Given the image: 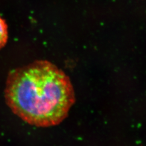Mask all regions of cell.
<instances>
[{
  "label": "cell",
  "instance_id": "cell-2",
  "mask_svg": "<svg viewBox=\"0 0 146 146\" xmlns=\"http://www.w3.org/2000/svg\"><path fill=\"white\" fill-rule=\"evenodd\" d=\"M8 38V26L5 22L0 16V49L5 46Z\"/></svg>",
  "mask_w": 146,
  "mask_h": 146
},
{
  "label": "cell",
  "instance_id": "cell-1",
  "mask_svg": "<svg viewBox=\"0 0 146 146\" xmlns=\"http://www.w3.org/2000/svg\"><path fill=\"white\" fill-rule=\"evenodd\" d=\"M5 97L16 115L38 127L59 125L75 101L69 78L46 60L35 61L11 71Z\"/></svg>",
  "mask_w": 146,
  "mask_h": 146
}]
</instances>
